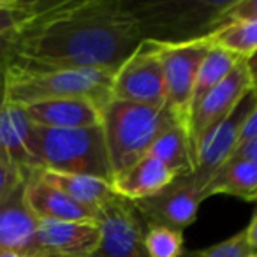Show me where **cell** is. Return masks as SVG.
<instances>
[{
	"mask_svg": "<svg viewBox=\"0 0 257 257\" xmlns=\"http://www.w3.org/2000/svg\"><path fill=\"white\" fill-rule=\"evenodd\" d=\"M15 34L0 36V102H2V92H4V78L9 65L13 62V44H15Z\"/></svg>",
	"mask_w": 257,
	"mask_h": 257,
	"instance_id": "28",
	"label": "cell"
},
{
	"mask_svg": "<svg viewBox=\"0 0 257 257\" xmlns=\"http://www.w3.org/2000/svg\"><path fill=\"white\" fill-rule=\"evenodd\" d=\"M32 131L34 123L27 116L25 107L0 102V161L18 169L25 178L41 169L30 147Z\"/></svg>",
	"mask_w": 257,
	"mask_h": 257,
	"instance_id": "14",
	"label": "cell"
},
{
	"mask_svg": "<svg viewBox=\"0 0 257 257\" xmlns=\"http://www.w3.org/2000/svg\"><path fill=\"white\" fill-rule=\"evenodd\" d=\"M175 180V175L152 155H145L113 176L114 192L127 201H141L157 194Z\"/></svg>",
	"mask_w": 257,
	"mask_h": 257,
	"instance_id": "17",
	"label": "cell"
},
{
	"mask_svg": "<svg viewBox=\"0 0 257 257\" xmlns=\"http://www.w3.org/2000/svg\"><path fill=\"white\" fill-rule=\"evenodd\" d=\"M113 71L102 69H30L9 67L4 78V102L29 106L53 99L85 97L99 106L111 99Z\"/></svg>",
	"mask_w": 257,
	"mask_h": 257,
	"instance_id": "3",
	"label": "cell"
},
{
	"mask_svg": "<svg viewBox=\"0 0 257 257\" xmlns=\"http://www.w3.org/2000/svg\"><path fill=\"white\" fill-rule=\"evenodd\" d=\"M176 123L166 107L109 99L100 111V127L106 141L113 176L148 154L154 141Z\"/></svg>",
	"mask_w": 257,
	"mask_h": 257,
	"instance_id": "2",
	"label": "cell"
},
{
	"mask_svg": "<svg viewBox=\"0 0 257 257\" xmlns=\"http://www.w3.org/2000/svg\"><path fill=\"white\" fill-rule=\"evenodd\" d=\"M201 203L203 189L190 173L175 176L168 187L147 199L136 201L134 206L147 225H164L183 232L196 220Z\"/></svg>",
	"mask_w": 257,
	"mask_h": 257,
	"instance_id": "9",
	"label": "cell"
},
{
	"mask_svg": "<svg viewBox=\"0 0 257 257\" xmlns=\"http://www.w3.org/2000/svg\"><path fill=\"white\" fill-rule=\"evenodd\" d=\"M131 4V2H128ZM229 2H150L131 4L143 29L145 39L180 43L201 39L220 25Z\"/></svg>",
	"mask_w": 257,
	"mask_h": 257,
	"instance_id": "5",
	"label": "cell"
},
{
	"mask_svg": "<svg viewBox=\"0 0 257 257\" xmlns=\"http://www.w3.org/2000/svg\"><path fill=\"white\" fill-rule=\"evenodd\" d=\"M211 46L224 48L236 53L238 57L246 58L257 51V22L227 23L206 36Z\"/></svg>",
	"mask_w": 257,
	"mask_h": 257,
	"instance_id": "22",
	"label": "cell"
},
{
	"mask_svg": "<svg viewBox=\"0 0 257 257\" xmlns=\"http://www.w3.org/2000/svg\"><path fill=\"white\" fill-rule=\"evenodd\" d=\"M253 248L248 241V234H246V229L236 232L234 236L224 239L220 243H215V245L208 246L199 252H194L189 257H252Z\"/></svg>",
	"mask_w": 257,
	"mask_h": 257,
	"instance_id": "25",
	"label": "cell"
},
{
	"mask_svg": "<svg viewBox=\"0 0 257 257\" xmlns=\"http://www.w3.org/2000/svg\"><path fill=\"white\" fill-rule=\"evenodd\" d=\"M250 88H252V79H250L245 58H241L227 74V78L218 83L211 92H208L199 106L192 111L189 123V141L192 148L194 164H196L197 145L203 140V136L210 133L215 125L220 123L238 106V102Z\"/></svg>",
	"mask_w": 257,
	"mask_h": 257,
	"instance_id": "11",
	"label": "cell"
},
{
	"mask_svg": "<svg viewBox=\"0 0 257 257\" xmlns=\"http://www.w3.org/2000/svg\"><path fill=\"white\" fill-rule=\"evenodd\" d=\"M252 257H257V253H253V255H252Z\"/></svg>",
	"mask_w": 257,
	"mask_h": 257,
	"instance_id": "34",
	"label": "cell"
},
{
	"mask_svg": "<svg viewBox=\"0 0 257 257\" xmlns=\"http://www.w3.org/2000/svg\"><path fill=\"white\" fill-rule=\"evenodd\" d=\"M245 229H246V234H248L250 245H252L253 252L257 253V208H255V211H253V217H252V220H250L248 227H245Z\"/></svg>",
	"mask_w": 257,
	"mask_h": 257,
	"instance_id": "31",
	"label": "cell"
},
{
	"mask_svg": "<svg viewBox=\"0 0 257 257\" xmlns=\"http://www.w3.org/2000/svg\"><path fill=\"white\" fill-rule=\"evenodd\" d=\"M0 257H41V255H30V253H20V252H6V250H0Z\"/></svg>",
	"mask_w": 257,
	"mask_h": 257,
	"instance_id": "33",
	"label": "cell"
},
{
	"mask_svg": "<svg viewBox=\"0 0 257 257\" xmlns=\"http://www.w3.org/2000/svg\"><path fill=\"white\" fill-rule=\"evenodd\" d=\"M25 113L36 127L46 128H85L100 125L102 106L85 97L53 99L29 104Z\"/></svg>",
	"mask_w": 257,
	"mask_h": 257,
	"instance_id": "16",
	"label": "cell"
},
{
	"mask_svg": "<svg viewBox=\"0 0 257 257\" xmlns=\"http://www.w3.org/2000/svg\"><path fill=\"white\" fill-rule=\"evenodd\" d=\"M25 176L15 169L13 166H9L8 162L0 161V199L13 192L16 187H20L25 182Z\"/></svg>",
	"mask_w": 257,
	"mask_h": 257,
	"instance_id": "27",
	"label": "cell"
},
{
	"mask_svg": "<svg viewBox=\"0 0 257 257\" xmlns=\"http://www.w3.org/2000/svg\"><path fill=\"white\" fill-rule=\"evenodd\" d=\"M145 245L150 257H182L183 232L164 225H147Z\"/></svg>",
	"mask_w": 257,
	"mask_h": 257,
	"instance_id": "23",
	"label": "cell"
},
{
	"mask_svg": "<svg viewBox=\"0 0 257 257\" xmlns=\"http://www.w3.org/2000/svg\"><path fill=\"white\" fill-rule=\"evenodd\" d=\"M25 197L29 208L37 217V220H58V222H88L97 220V217L72 201L58 187L48 182L43 171L37 169L25 182Z\"/></svg>",
	"mask_w": 257,
	"mask_h": 257,
	"instance_id": "15",
	"label": "cell"
},
{
	"mask_svg": "<svg viewBox=\"0 0 257 257\" xmlns=\"http://www.w3.org/2000/svg\"><path fill=\"white\" fill-rule=\"evenodd\" d=\"M147 155H152L166 166L175 176L194 173V155L189 133L182 125L173 123L154 141Z\"/></svg>",
	"mask_w": 257,
	"mask_h": 257,
	"instance_id": "20",
	"label": "cell"
},
{
	"mask_svg": "<svg viewBox=\"0 0 257 257\" xmlns=\"http://www.w3.org/2000/svg\"><path fill=\"white\" fill-rule=\"evenodd\" d=\"M44 2L0 0V36L16 32L43 9Z\"/></svg>",
	"mask_w": 257,
	"mask_h": 257,
	"instance_id": "24",
	"label": "cell"
},
{
	"mask_svg": "<svg viewBox=\"0 0 257 257\" xmlns=\"http://www.w3.org/2000/svg\"><path fill=\"white\" fill-rule=\"evenodd\" d=\"M100 243L97 220H39L37 245L43 257H90Z\"/></svg>",
	"mask_w": 257,
	"mask_h": 257,
	"instance_id": "12",
	"label": "cell"
},
{
	"mask_svg": "<svg viewBox=\"0 0 257 257\" xmlns=\"http://www.w3.org/2000/svg\"><path fill=\"white\" fill-rule=\"evenodd\" d=\"M241 60L236 53L224 50V48L211 46L208 50L206 57L203 58L199 69H197L196 83H194V92H192V102H190V114L192 111L199 106V102L204 99L208 92L215 88L218 83H222L227 78L229 72L234 69V65Z\"/></svg>",
	"mask_w": 257,
	"mask_h": 257,
	"instance_id": "21",
	"label": "cell"
},
{
	"mask_svg": "<svg viewBox=\"0 0 257 257\" xmlns=\"http://www.w3.org/2000/svg\"><path fill=\"white\" fill-rule=\"evenodd\" d=\"M229 159H246V161L257 162V138L239 145Z\"/></svg>",
	"mask_w": 257,
	"mask_h": 257,
	"instance_id": "29",
	"label": "cell"
},
{
	"mask_svg": "<svg viewBox=\"0 0 257 257\" xmlns=\"http://www.w3.org/2000/svg\"><path fill=\"white\" fill-rule=\"evenodd\" d=\"M257 138V106L255 109L250 113V116L246 118L245 121V127H243V133H241V138H239V145L246 143V141L253 140ZM238 145V147H239Z\"/></svg>",
	"mask_w": 257,
	"mask_h": 257,
	"instance_id": "30",
	"label": "cell"
},
{
	"mask_svg": "<svg viewBox=\"0 0 257 257\" xmlns=\"http://www.w3.org/2000/svg\"><path fill=\"white\" fill-rule=\"evenodd\" d=\"M41 171L48 182L58 187L72 201L92 211L95 217H99L100 211L118 197L111 182H107V180L86 175H67V173L48 171V169H41Z\"/></svg>",
	"mask_w": 257,
	"mask_h": 257,
	"instance_id": "18",
	"label": "cell"
},
{
	"mask_svg": "<svg viewBox=\"0 0 257 257\" xmlns=\"http://www.w3.org/2000/svg\"><path fill=\"white\" fill-rule=\"evenodd\" d=\"M25 182L0 199V250L41 255L37 245L39 220L27 203Z\"/></svg>",
	"mask_w": 257,
	"mask_h": 257,
	"instance_id": "13",
	"label": "cell"
},
{
	"mask_svg": "<svg viewBox=\"0 0 257 257\" xmlns=\"http://www.w3.org/2000/svg\"><path fill=\"white\" fill-rule=\"evenodd\" d=\"M257 106V90L252 88L243 95L238 106L224 118L218 125H215L210 133L203 136L196 150V164H194V178L201 189L208 185L213 175L229 161L239 145L243 127L246 118L250 116Z\"/></svg>",
	"mask_w": 257,
	"mask_h": 257,
	"instance_id": "8",
	"label": "cell"
},
{
	"mask_svg": "<svg viewBox=\"0 0 257 257\" xmlns=\"http://www.w3.org/2000/svg\"><path fill=\"white\" fill-rule=\"evenodd\" d=\"M111 99L164 107V71L157 41L143 39L114 71Z\"/></svg>",
	"mask_w": 257,
	"mask_h": 257,
	"instance_id": "7",
	"label": "cell"
},
{
	"mask_svg": "<svg viewBox=\"0 0 257 257\" xmlns=\"http://www.w3.org/2000/svg\"><path fill=\"white\" fill-rule=\"evenodd\" d=\"M246 69H248L250 79H252V85L257 86V51H253L250 57L245 58Z\"/></svg>",
	"mask_w": 257,
	"mask_h": 257,
	"instance_id": "32",
	"label": "cell"
},
{
	"mask_svg": "<svg viewBox=\"0 0 257 257\" xmlns=\"http://www.w3.org/2000/svg\"><path fill=\"white\" fill-rule=\"evenodd\" d=\"M145 39L128 2L64 0L43 9L16 30L9 67L116 71Z\"/></svg>",
	"mask_w": 257,
	"mask_h": 257,
	"instance_id": "1",
	"label": "cell"
},
{
	"mask_svg": "<svg viewBox=\"0 0 257 257\" xmlns=\"http://www.w3.org/2000/svg\"><path fill=\"white\" fill-rule=\"evenodd\" d=\"M241 22H257V0H231L225 11L222 13L218 27Z\"/></svg>",
	"mask_w": 257,
	"mask_h": 257,
	"instance_id": "26",
	"label": "cell"
},
{
	"mask_svg": "<svg viewBox=\"0 0 257 257\" xmlns=\"http://www.w3.org/2000/svg\"><path fill=\"white\" fill-rule=\"evenodd\" d=\"M217 194H227L243 201H257V162L229 159L203 189V201Z\"/></svg>",
	"mask_w": 257,
	"mask_h": 257,
	"instance_id": "19",
	"label": "cell"
},
{
	"mask_svg": "<svg viewBox=\"0 0 257 257\" xmlns=\"http://www.w3.org/2000/svg\"><path fill=\"white\" fill-rule=\"evenodd\" d=\"M30 147L41 169L113 182L100 125L85 128H46L34 125Z\"/></svg>",
	"mask_w": 257,
	"mask_h": 257,
	"instance_id": "4",
	"label": "cell"
},
{
	"mask_svg": "<svg viewBox=\"0 0 257 257\" xmlns=\"http://www.w3.org/2000/svg\"><path fill=\"white\" fill-rule=\"evenodd\" d=\"M100 243L90 257H150L145 245L147 224L133 201L118 196L97 217Z\"/></svg>",
	"mask_w": 257,
	"mask_h": 257,
	"instance_id": "10",
	"label": "cell"
},
{
	"mask_svg": "<svg viewBox=\"0 0 257 257\" xmlns=\"http://www.w3.org/2000/svg\"><path fill=\"white\" fill-rule=\"evenodd\" d=\"M164 71V107L175 121L187 128L190 123V102L197 69L210 50L206 37L180 43L157 41Z\"/></svg>",
	"mask_w": 257,
	"mask_h": 257,
	"instance_id": "6",
	"label": "cell"
}]
</instances>
